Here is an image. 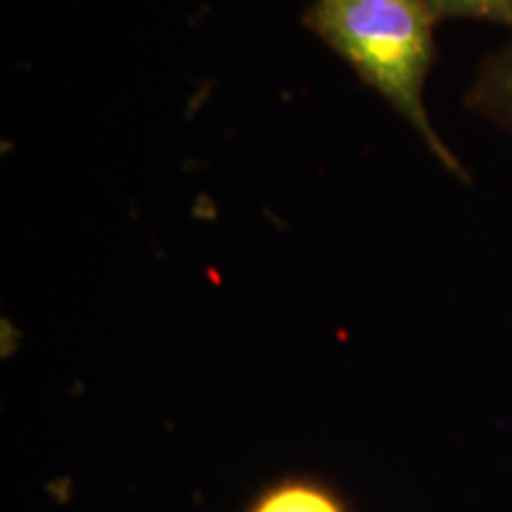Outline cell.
<instances>
[{"label":"cell","instance_id":"6da1fadb","mask_svg":"<svg viewBox=\"0 0 512 512\" xmlns=\"http://www.w3.org/2000/svg\"><path fill=\"white\" fill-rule=\"evenodd\" d=\"M434 22L425 0H316L309 10L311 29L408 121L448 174L470 183L425 107Z\"/></svg>","mask_w":512,"mask_h":512},{"label":"cell","instance_id":"7a4b0ae2","mask_svg":"<svg viewBox=\"0 0 512 512\" xmlns=\"http://www.w3.org/2000/svg\"><path fill=\"white\" fill-rule=\"evenodd\" d=\"M467 105L512 131V41L484 64Z\"/></svg>","mask_w":512,"mask_h":512},{"label":"cell","instance_id":"3957f363","mask_svg":"<svg viewBox=\"0 0 512 512\" xmlns=\"http://www.w3.org/2000/svg\"><path fill=\"white\" fill-rule=\"evenodd\" d=\"M247 512H349L335 491L313 479H285L256 496Z\"/></svg>","mask_w":512,"mask_h":512},{"label":"cell","instance_id":"277c9868","mask_svg":"<svg viewBox=\"0 0 512 512\" xmlns=\"http://www.w3.org/2000/svg\"><path fill=\"white\" fill-rule=\"evenodd\" d=\"M434 19H482L508 27L510 0H425Z\"/></svg>","mask_w":512,"mask_h":512},{"label":"cell","instance_id":"5b68a950","mask_svg":"<svg viewBox=\"0 0 512 512\" xmlns=\"http://www.w3.org/2000/svg\"><path fill=\"white\" fill-rule=\"evenodd\" d=\"M508 27L512 29V0H510V10H508Z\"/></svg>","mask_w":512,"mask_h":512}]
</instances>
